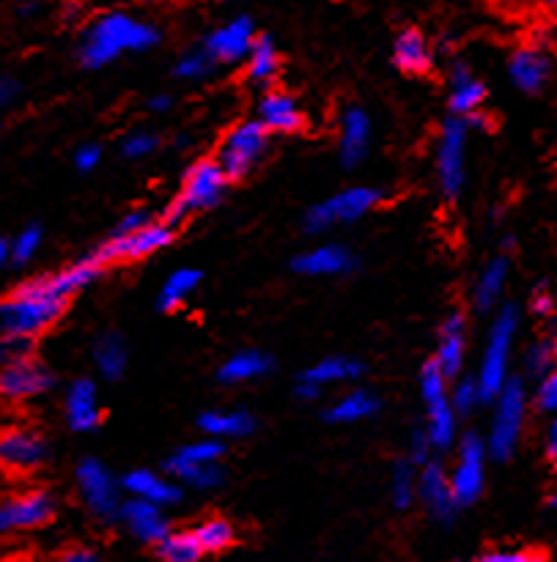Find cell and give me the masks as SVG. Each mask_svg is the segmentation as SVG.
I'll list each match as a JSON object with an SVG mask.
<instances>
[{
    "mask_svg": "<svg viewBox=\"0 0 557 562\" xmlns=\"http://www.w3.org/2000/svg\"><path fill=\"white\" fill-rule=\"evenodd\" d=\"M258 124L267 132H297L302 126V108L291 93L269 91L258 102Z\"/></svg>",
    "mask_w": 557,
    "mask_h": 562,
    "instance_id": "23",
    "label": "cell"
},
{
    "mask_svg": "<svg viewBox=\"0 0 557 562\" xmlns=\"http://www.w3.org/2000/svg\"><path fill=\"white\" fill-rule=\"evenodd\" d=\"M157 558L163 562H198L203 558V549L198 547L192 530L168 532V536L157 543Z\"/></svg>",
    "mask_w": 557,
    "mask_h": 562,
    "instance_id": "37",
    "label": "cell"
},
{
    "mask_svg": "<svg viewBox=\"0 0 557 562\" xmlns=\"http://www.w3.org/2000/svg\"><path fill=\"white\" fill-rule=\"evenodd\" d=\"M417 492H421L423 505L437 521H450L459 510L454 492H450V477L439 461H426L417 475Z\"/></svg>",
    "mask_w": 557,
    "mask_h": 562,
    "instance_id": "17",
    "label": "cell"
},
{
    "mask_svg": "<svg viewBox=\"0 0 557 562\" xmlns=\"http://www.w3.org/2000/svg\"><path fill=\"white\" fill-rule=\"evenodd\" d=\"M379 198L382 195H379L377 190H371V187H349V190L316 203V206L308 212L305 228L311 231V234H322V231L338 228V225L357 223L363 214H368L377 206Z\"/></svg>",
    "mask_w": 557,
    "mask_h": 562,
    "instance_id": "8",
    "label": "cell"
},
{
    "mask_svg": "<svg viewBox=\"0 0 557 562\" xmlns=\"http://www.w3.org/2000/svg\"><path fill=\"white\" fill-rule=\"evenodd\" d=\"M516 327H520V316L514 307H503L500 316L494 318L492 329H489L487 351H483L481 371H478V393L481 401H494L500 390L509 382V366H511V349L516 340Z\"/></svg>",
    "mask_w": 557,
    "mask_h": 562,
    "instance_id": "3",
    "label": "cell"
},
{
    "mask_svg": "<svg viewBox=\"0 0 557 562\" xmlns=\"http://www.w3.org/2000/svg\"><path fill=\"white\" fill-rule=\"evenodd\" d=\"M478 404H481V393H478V384L472 379L459 382L454 387V393H450V406H454V412H461V415L472 412Z\"/></svg>",
    "mask_w": 557,
    "mask_h": 562,
    "instance_id": "44",
    "label": "cell"
},
{
    "mask_svg": "<svg viewBox=\"0 0 557 562\" xmlns=\"http://www.w3.org/2000/svg\"><path fill=\"white\" fill-rule=\"evenodd\" d=\"M223 453L225 448L220 439H198V442L185 445L176 456L185 461H192V464H218L223 459Z\"/></svg>",
    "mask_w": 557,
    "mask_h": 562,
    "instance_id": "41",
    "label": "cell"
},
{
    "mask_svg": "<svg viewBox=\"0 0 557 562\" xmlns=\"http://www.w3.org/2000/svg\"><path fill=\"white\" fill-rule=\"evenodd\" d=\"M192 536H196L198 547L203 549V554H207V552H225V549H229L231 543L236 541L234 527H231L225 519L201 521V525L192 530Z\"/></svg>",
    "mask_w": 557,
    "mask_h": 562,
    "instance_id": "38",
    "label": "cell"
},
{
    "mask_svg": "<svg viewBox=\"0 0 557 562\" xmlns=\"http://www.w3.org/2000/svg\"><path fill=\"white\" fill-rule=\"evenodd\" d=\"M421 393L426 401V439L432 450H448L456 439V412L450 406L448 379L434 362L421 371Z\"/></svg>",
    "mask_w": 557,
    "mask_h": 562,
    "instance_id": "6",
    "label": "cell"
},
{
    "mask_svg": "<svg viewBox=\"0 0 557 562\" xmlns=\"http://www.w3.org/2000/svg\"><path fill=\"white\" fill-rule=\"evenodd\" d=\"M157 143L159 140L152 135V132H132V135L124 140V157L130 159L148 157V154H154Z\"/></svg>",
    "mask_w": 557,
    "mask_h": 562,
    "instance_id": "45",
    "label": "cell"
},
{
    "mask_svg": "<svg viewBox=\"0 0 557 562\" xmlns=\"http://www.w3.org/2000/svg\"><path fill=\"white\" fill-rule=\"evenodd\" d=\"M225 187H229V176L223 173V168L214 159H201L187 170L181 195L170 203L163 223L174 228V223L185 220L190 212H207V209L218 206L225 195Z\"/></svg>",
    "mask_w": 557,
    "mask_h": 562,
    "instance_id": "4",
    "label": "cell"
},
{
    "mask_svg": "<svg viewBox=\"0 0 557 562\" xmlns=\"http://www.w3.org/2000/svg\"><path fill=\"white\" fill-rule=\"evenodd\" d=\"M509 75L514 86L525 93H538L547 86L549 75H553V60L536 44H525L511 55Z\"/></svg>",
    "mask_w": 557,
    "mask_h": 562,
    "instance_id": "20",
    "label": "cell"
},
{
    "mask_svg": "<svg viewBox=\"0 0 557 562\" xmlns=\"http://www.w3.org/2000/svg\"><path fill=\"white\" fill-rule=\"evenodd\" d=\"M379 412V398L368 390H349L346 395H341L333 406H330L327 417L333 423H360L368 420Z\"/></svg>",
    "mask_w": 557,
    "mask_h": 562,
    "instance_id": "31",
    "label": "cell"
},
{
    "mask_svg": "<svg viewBox=\"0 0 557 562\" xmlns=\"http://www.w3.org/2000/svg\"><path fill=\"white\" fill-rule=\"evenodd\" d=\"M165 470H168L170 477H176V481L185 483V486L198 488V492L218 488L220 483H223V470H220V464H192V461L174 456V459L165 464Z\"/></svg>",
    "mask_w": 557,
    "mask_h": 562,
    "instance_id": "32",
    "label": "cell"
},
{
    "mask_svg": "<svg viewBox=\"0 0 557 562\" xmlns=\"http://www.w3.org/2000/svg\"><path fill=\"white\" fill-rule=\"evenodd\" d=\"M428 453H432V445H428V439H426V434H415V439H412V464H426V461H432L428 459Z\"/></svg>",
    "mask_w": 557,
    "mask_h": 562,
    "instance_id": "50",
    "label": "cell"
},
{
    "mask_svg": "<svg viewBox=\"0 0 557 562\" xmlns=\"http://www.w3.org/2000/svg\"><path fill=\"white\" fill-rule=\"evenodd\" d=\"M538 406L549 415H557V368L538 384Z\"/></svg>",
    "mask_w": 557,
    "mask_h": 562,
    "instance_id": "46",
    "label": "cell"
},
{
    "mask_svg": "<svg viewBox=\"0 0 557 562\" xmlns=\"http://www.w3.org/2000/svg\"><path fill=\"white\" fill-rule=\"evenodd\" d=\"M174 104V99L168 97V93H157V97H152V102H148V108L157 110V113H165V110Z\"/></svg>",
    "mask_w": 557,
    "mask_h": 562,
    "instance_id": "56",
    "label": "cell"
},
{
    "mask_svg": "<svg viewBox=\"0 0 557 562\" xmlns=\"http://www.w3.org/2000/svg\"><path fill=\"white\" fill-rule=\"evenodd\" d=\"M450 492L459 508L472 505L483 492V477H487V445L467 434L459 445V456H456V467L450 472Z\"/></svg>",
    "mask_w": 557,
    "mask_h": 562,
    "instance_id": "12",
    "label": "cell"
},
{
    "mask_svg": "<svg viewBox=\"0 0 557 562\" xmlns=\"http://www.w3.org/2000/svg\"><path fill=\"white\" fill-rule=\"evenodd\" d=\"M494 401H498V406H494L487 450L498 461H509L511 456H514L516 445H520L522 428H525V412H527L525 384H522L520 379H509Z\"/></svg>",
    "mask_w": 557,
    "mask_h": 562,
    "instance_id": "5",
    "label": "cell"
},
{
    "mask_svg": "<svg viewBox=\"0 0 557 562\" xmlns=\"http://www.w3.org/2000/svg\"><path fill=\"white\" fill-rule=\"evenodd\" d=\"M368 143H371V119L366 110L349 108L341 119V159L355 168L366 159Z\"/></svg>",
    "mask_w": 557,
    "mask_h": 562,
    "instance_id": "25",
    "label": "cell"
},
{
    "mask_svg": "<svg viewBox=\"0 0 557 562\" xmlns=\"http://www.w3.org/2000/svg\"><path fill=\"white\" fill-rule=\"evenodd\" d=\"M99 159H102V148L93 146V143L91 146H80L75 151V165L80 173H91V170L99 165Z\"/></svg>",
    "mask_w": 557,
    "mask_h": 562,
    "instance_id": "49",
    "label": "cell"
},
{
    "mask_svg": "<svg viewBox=\"0 0 557 562\" xmlns=\"http://www.w3.org/2000/svg\"><path fill=\"white\" fill-rule=\"evenodd\" d=\"M509 258L500 256L494 258V261H489V267L483 269L481 278H478L476 291H472V300H476L478 311H489V307L500 300V294H503L505 289V280H509Z\"/></svg>",
    "mask_w": 557,
    "mask_h": 562,
    "instance_id": "33",
    "label": "cell"
},
{
    "mask_svg": "<svg viewBox=\"0 0 557 562\" xmlns=\"http://www.w3.org/2000/svg\"><path fill=\"white\" fill-rule=\"evenodd\" d=\"M157 42L159 31L152 22L137 20L126 11H108V14H99L91 25H86L77 53H80L82 66L102 69L124 53H143Z\"/></svg>",
    "mask_w": 557,
    "mask_h": 562,
    "instance_id": "2",
    "label": "cell"
},
{
    "mask_svg": "<svg viewBox=\"0 0 557 562\" xmlns=\"http://www.w3.org/2000/svg\"><path fill=\"white\" fill-rule=\"evenodd\" d=\"M363 373V366L357 360H349V357H327V360L316 362L313 368L302 371L300 382H297V395L300 398H319L322 395V387L327 384H341L352 382Z\"/></svg>",
    "mask_w": 557,
    "mask_h": 562,
    "instance_id": "19",
    "label": "cell"
},
{
    "mask_svg": "<svg viewBox=\"0 0 557 562\" xmlns=\"http://www.w3.org/2000/svg\"><path fill=\"white\" fill-rule=\"evenodd\" d=\"M212 69V58H209L203 49H192V53L181 55L179 64H176V77L181 80H201Z\"/></svg>",
    "mask_w": 557,
    "mask_h": 562,
    "instance_id": "43",
    "label": "cell"
},
{
    "mask_svg": "<svg viewBox=\"0 0 557 562\" xmlns=\"http://www.w3.org/2000/svg\"><path fill=\"white\" fill-rule=\"evenodd\" d=\"M119 519L124 521V527L137 538V541L152 543V547H157V543L170 532V525L168 519H165L163 508L146 503V499L130 497L126 503H121Z\"/></svg>",
    "mask_w": 557,
    "mask_h": 562,
    "instance_id": "18",
    "label": "cell"
},
{
    "mask_svg": "<svg viewBox=\"0 0 557 562\" xmlns=\"http://www.w3.org/2000/svg\"><path fill=\"white\" fill-rule=\"evenodd\" d=\"M547 456L553 464H557V417L549 423V428H547Z\"/></svg>",
    "mask_w": 557,
    "mask_h": 562,
    "instance_id": "54",
    "label": "cell"
},
{
    "mask_svg": "<svg viewBox=\"0 0 557 562\" xmlns=\"http://www.w3.org/2000/svg\"><path fill=\"white\" fill-rule=\"evenodd\" d=\"M77 488H80V497L86 503V508L91 510L99 519H110V516H119L121 508V483L110 475L108 467L97 459H82L77 464L75 472Z\"/></svg>",
    "mask_w": 557,
    "mask_h": 562,
    "instance_id": "11",
    "label": "cell"
},
{
    "mask_svg": "<svg viewBox=\"0 0 557 562\" xmlns=\"http://www.w3.org/2000/svg\"><path fill=\"white\" fill-rule=\"evenodd\" d=\"M487 99V86L470 71V66L456 64L450 71V110L461 119L478 113Z\"/></svg>",
    "mask_w": 557,
    "mask_h": 562,
    "instance_id": "27",
    "label": "cell"
},
{
    "mask_svg": "<svg viewBox=\"0 0 557 562\" xmlns=\"http://www.w3.org/2000/svg\"><path fill=\"white\" fill-rule=\"evenodd\" d=\"M355 256L344 245H319L294 258V272L308 278H338L355 269Z\"/></svg>",
    "mask_w": 557,
    "mask_h": 562,
    "instance_id": "21",
    "label": "cell"
},
{
    "mask_svg": "<svg viewBox=\"0 0 557 562\" xmlns=\"http://www.w3.org/2000/svg\"><path fill=\"white\" fill-rule=\"evenodd\" d=\"M148 223H152V220H148L146 212H132L121 220L119 228H115V234H130V231L143 228V225H148Z\"/></svg>",
    "mask_w": 557,
    "mask_h": 562,
    "instance_id": "51",
    "label": "cell"
},
{
    "mask_svg": "<svg viewBox=\"0 0 557 562\" xmlns=\"http://www.w3.org/2000/svg\"><path fill=\"white\" fill-rule=\"evenodd\" d=\"M55 562H99L97 552L93 549H86V547H77V549H66L64 554H60Z\"/></svg>",
    "mask_w": 557,
    "mask_h": 562,
    "instance_id": "52",
    "label": "cell"
},
{
    "mask_svg": "<svg viewBox=\"0 0 557 562\" xmlns=\"http://www.w3.org/2000/svg\"><path fill=\"white\" fill-rule=\"evenodd\" d=\"M465 351H467V333H465V316L454 313L445 318L443 333H439L437 355H434V366L443 371L445 379H454L456 373L465 366Z\"/></svg>",
    "mask_w": 557,
    "mask_h": 562,
    "instance_id": "24",
    "label": "cell"
},
{
    "mask_svg": "<svg viewBox=\"0 0 557 562\" xmlns=\"http://www.w3.org/2000/svg\"><path fill=\"white\" fill-rule=\"evenodd\" d=\"M198 428H201L207 437L239 439L250 437L253 428H256V420H253L250 412L245 409H212L203 412V415L198 417Z\"/></svg>",
    "mask_w": 557,
    "mask_h": 562,
    "instance_id": "28",
    "label": "cell"
},
{
    "mask_svg": "<svg viewBox=\"0 0 557 562\" xmlns=\"http://www.w3.org/2000/svg\"><path fill=\"white\" fill-rule=\"evenodd\" d=\"M5 261H11V245L0 239V267H3Z\"/></svg>",
    "mask_w": 557,
    "mask_h": 562,
    "instance_id": "57",
    "label": "cell"
},
{
    "mask_svg": "<svg viewBox=\"0 0 557 562\" xmlns=\"http://www.w3.org/2000/svg\"><path fill=\"white\" fill-rule=\"evenodd\" d=\"M267 146L269 132L264 130L258 121H242V124H236L234 130L223 137L214 162L223 168L229 181L242 179V176H247L258 162H261L264 154H267Z\"/></svg>",
    "mask_w": 557,
    "mask_h": 562,
    "instance_id": "7",
    "label": "cell"
},
{
    "mask_svg": "<svg viewBox=\"0 0 557 562\" xmlns=\"http://www.w3.org/2000/svg\"><path fill=\"white\" fill-rule=\"evenodd\" d=\"M174 239V228L168 223H148L143 228L130 231V234H113L97 252L99 263H110V261H137V258L154 256V252L165 250Z\"/></svg>",
    "mask_w": 557,
    "mask_h": 562,
    "instance_id": "9",
    "label": "cell"
},
{
    "mask_svg": "<svg viewBox=\"0 0 557 562\" xmlns=\"http://www.w3.org/2000/svg\"><path fill=\"white\" fill-rule=\"evenodd\" d=\"M38 245H42V228L38 225H27L11 241V261L27 263L38 252Z\"/></svg>",
    "mask_w": 557,
    "mask_h": 562,
    "instance_id": "42",
    "label": "cell"
},
{
    "mask_svg": "<svg viewBox=\"0 0 557 562\" xmlns=\"http://www.w3.org/2000/svg\"><path fill=\"white\" fill-rule=\"evenodd\" d=\"M14 91H16L14 82H11L9 77H0V108H3L11 97H14Z\"/></svg>",
    "mask_w": 557,
    "mask_h": 562,
    "instance_id": "55",
    "label": "cell"
},
{
    "mask_svg": "<svg viewBox=\"0 0 557 562\" xmlns=\"http://www.w3.org/2000/svg\"><path fill=\"white\" fill-rule=\"evenodd\" d=\"M417 492V472L412 461H399L393 467V483H390V494H393V503L396 508L406 510L415 499Z\"/></svg>",
    "mask_w": 557,
    "mask_h": 562,
    "instance_id": "39",
    "label": "cell"
},
{
    "mask_svg": "<svg viewBox=\"0 0 557 562\" xmlns=\"http://www.w3.org/2000/svg\"><path fill=\"white\" fill-rule=\"evenodd\" d=\"M467 124L465 119H450L443 126L437 143V181L445 198H456L467 179Z\"/></svg>",
    "mask_w": 557,
    "mask_h": 562,
    "instance_id": "10",
    "label": "cell"
},
{
    "mask_svg": "<svg viewBox=\"0 0 557 562\" xmlns=\"http://www.w3.org/2000/svg\"><path fill=\"white\" fill-rule=\"evenodd\" d=\"M198 285H201V272L198 269H176V272H170L163 289H159V311H176V307H181L190 300V294Z\"/></svg>",
    "mask_w": 557,
    "mask_h": 562,
    "instance_id": "35",
    "label": "cell"
},
{
    "mask_svg": "<svg viewBox=\"0 0 557 562\" xmlns=\"http://www.w3.org/2000/svg\"><path fill=\"white\" fill-rule=\"evenodd\" d=\"M393 60L406 75H423L432 66V47L417 27H406L396 36Z\"/></svg>",
    "mask_w": 557,
    "mask_h": 562,
    "instance_id": "29",
    "label": "cell"
},
{
    "mask_svg": "<svg viewBox=\"0 0 557 562\" xmlns=\"http://www.w3.org/2000/svg\"><path fill=\"white\" fill-rule=\"evenodd\" d=\"M253 42H256V25L250 16H234L209 33L203 53L212 58V64H236L250 55Z\"/></svg>",
    "mask_w": 557,
    "mask_h": 562,
    "instance_id": "16",
    "label": "cell"
},
{
    "mask_svg": "<svg viewBox=\"0 0 557 562\" xmlns=\"http://www.w3.org/2000/svg\"><path fill=\"white\" fill-rule=\"evenodd\" d=\"M533 3H538V5H542V9H547V11H555L557 9V0H533Z\"/></svg>",
    "mask_w": 557,
    "mask_h": 562,
    "instance_id": "58",
    "label": "cell"
},
{
    "mask_svg": "<svg viewBox=\"0 0 557 562\" xmlns=\"http://www.w3.org/2000/svg\"><path fill=\"white\" fill-rule=\"evenodd\" d=\"M55 514V503L47 492H22L0 503V538L44 527Z\"/></svg>",
    "mask_w": 557,
    "mask_h": 562,
    "instance_id": "15",
    "label": "cell"
},
{
    "mask_svg": "<svg viewBox=\"0 0 557 562\" xmlns=\"http://www.w3.org/2000/svg\"><path fill=\"white\" fill-rule=\"evenodd\" d=\"M53 384V371L33 357H22L9 366H0V401H5V404H25V401L38 398Z\"/></svg>",
    "mask_w": 557,
    "mask_h": 562,
    "instance_id": "14",
    "label": "cell"
},
{
    "mask_svg": "<svg viewBox=\"0 0 557 562\" xmlns=\"http://www.w3.org/2000/svg\"><path fill=\"white\" fill-rule=\"evenodd\" d=\"M27 344H31V340H22V338L0 340V366H9V362L22 360V357H31L27 355Z\"/></svg>",
    "mask_w": 557,
    "mask_h": 562,
    "instance_id": "47",
    "label": "cell"
},
{
    "mask_svg": "<svg viewBox=\"0 0 557 562\" xmlns=\"http://www.w3.org/2000/svg\"><path fill=\"white\" fill-rule=\"evenodd\" d=\"M245 60H247V77H250L253 82H258V86H267V82H272L275 77H278L280 55L269 36H256V42H253L250 47V55H247Z\"/></svg>",
    "mask_w": 557,
    "mask_h": 562,
    "instance_id": "34",
    "label": "cell"
},
{
    "mask_svg": "<svg viewBox=\"0 0 557 562\" xmlns=\"http://www.w3.org/2000/svg\"><path fill=\"white\" fill-rule=\"evenodd\" d=\"M102 263L97 258H82L75 267L64 272L36 278L31 283L20 285L0 302V335L3 338L31 340L36 335L47 333L60 316L71 294L91 285L102 274Z\"/></svg>",
    "mask_w": 557,
    "mask_h": 562,
    "instance_id": "1",
    "label": "cell"
},
{
    "mask_svg": "<svg viewBox=\"0 0 557 562\" xmlns=\"http://www.w3.org/2000/svg\"><path fill=\"white\" fill-rule=\"evenodd\" d=\"M525 366H527V371L538 379H544L547 373L555 371L557 368V338L555 335L536 340V344L531 346V351H527V357H525Z\"/></svg>",
    "mask_w": 557,
    "mask_h": 562,
    "instance_id": "40",
    "label": "cell"
},
{
    "mask_svg": "<svg viewBox=\"0 0 557 562\" xmlns=\"http://www.w3.org/2000/svg\"><path fill=\"white\" fill-rule=\"evenodd\" d=\"M64 412L71 431H93V428L99 426V420H102L97 384H93L91 379H77V382L66 390Z\"/></svg>",
    "mask_w": 557,
    "mask_h": 562,
    "instance_id": "22",
    "label": "cell"
},
{
    "mask_svg": "<svg viewBox=\"0 0 557 562\" xmlns=\"http://www.w3.org/2000/svg\"><path fill=\"white\" fill-rule=\"evenodd\" d=\"M478 562H544V554H538V552H505V549H498V552L481 554Z\"/></svg>",
    "mask_w": 557,
    "mask_h": 562,
    "instance_id": "48",
    "label": "cell"
},
{
    "mask_svg": "<svg viewBox=\"0 0 557 562\" xmlns=\"http://www.w3.org/2000/svg\"><path fill=\"white\" fill-rule=\"evenodd\" d=\"M47 461V442L38 431L11 426L0 431V470L9 475H31Z\"/></svg>",
    "mask_w": 557,
    "mask_h": 562,
    "instance_id": "13",
    "label": "cell"
},
{
    "mask_svg": "<svg viewBox=\"0 0 557 562\" xmlns=\"http://www.w3.org/2000/svg\"><path fill=\"white\" fill-rule=\"evenodd\" d=\"M553 307H555L553 294H549V291H536V296H533V311L547 316V313H553Z\"/></svg>",
    "mask_w": 557,
    "mask_h": 562,
    "instance_id": "53",
    "label": "cell"
},
{
    "mask_svg": "<svg viewBox=\"0 0 557 562\" xmlns=\"http://www.w3.org/2000/svg\"><path fill=\"white\" fill-rule=\"evenodd\" d=\"M121 488H124V492H130V497L146 499V503L159 505V508H165V505H174L181 499V488L176 486V483H170L168 477L157 475V472H152V470L130 472V475L121 481Z\"/></svg>",
    "mask_w": 557,
    "mask_h": 562,
    "instance_id": "26",
    "label": "cell"
},
{
    "mask_svg": "<svg viewBox=\"0 0 557 562\" xmlns=\"http://www.w3.org/2000/svg\"><path fill=\"white\" fill-rule=\"evenodd\" d=\"M269 368H272V360H269L264 351H256V349L236 351L234 357H229V360L220 366V382L225 384L253 382V379L267 376Z\"/></svg>",
    "mask_w": 557,
    "mask_h": 562,
    "instance_id": "30",
    "label": "cell"
},
{
    "mask_svg": "<svg viewBox=\"0 0 557 562\" xmlns=\"http://www.w3.org/2000/svg\"><path fill=\"white\" fill-rule=\"evenodd\" d=\"M93 362H97L99 373H102L104 379H110V382L121 379V373H124L126 368L124 340L113 333L102 335V338L97 340V346H93Z\"/></svg>",
    "mask_w": 557,
    "mask_h": 562,
    "instance_id": "36",
    "label": "cell"
}]
</instances>
